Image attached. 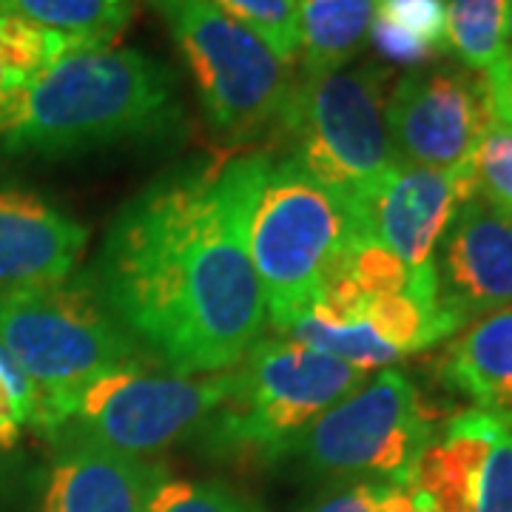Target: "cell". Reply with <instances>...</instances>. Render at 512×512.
Wrapping results in <instances>:
<instances>
[{"label": "cell", "mask_w": 512, "mask_h": 512, "mask_svg": "<svg viewBox=\"0 0 512 512\" xmlns=\"http://www.w3.org/2000/svg\"><path fill=\"white\" fill-rule=\"evenodd\" d=\"M476 197L467 163L453 171L396 165L387 183L367 202L362 228L399 256L416 282L436 279L433 256L450 220Z\"/></svg>", "instance_id": "cell-12"}, {"label": "cell", "mask_w": 512, "mask_h": 512, "mask_svg": "<svg viewBox=\"0 0 512 512\" xmlns=\"http://www.w3.org/2000/svg\"><path fill=\"white\" fill-rule=\"evenodd\" d=\"M148 512H259L234 490L222 484H197V481H168L151 495Z\"/></svg>", "instance_id": "cell-24"}, {"label": "cell", "mask_w": 512, "mask_h": 512, "mask_svg": "<svg viewBox=\"0 0 512 512\" xmlns=\"http://www.w3.org/2000/svg\"><path fill=\"white\" fill-rule=\"evenodd\" d=\"M507 55L512 57V18H510V26H507Z\"/></svg>", "instance_id": "cell-32"}, {"label": "cell", "mask_w": 512, "mask_h": 512, "mask_svg": "<svg viewBox=\"0 0 512 512\" xmlns=\"http://www.w3.org/2000/svg\"><path fill=\"white\" fill-rule=\"evenodd\" d=\"M487 77V89H490V106H493L495 120L512 126V57L504 55V60L493 66Z\"/></svg>", "instance_id": "cell-30"}, {"label": "cell", "mask_w": 512, "mask_h": 512, "mask_svg": "<svg viewBox=\"0 0 512 512\" xmlns=\"http://www.w3.org/2000/svg\"><path fill=\"white\" fill-rule=\"evenodd\" d=\"M507 427L470 410L424 444L402 487L419 512H478L490 450Z\"/></svg>", "instance_id": "cell-15"}, {"label": "cell", "mask_w": 512, "mask_h": 512, "mask_svg": "<svg viewBox=\"0 0 512 512\" xmlns=\"http://www.w3.org/2000/svg\"><path fill=\"white\" fill-rule=\"evenodd\" d=\"M305 74L345 69L362 52L379 0H296Z\"/></svg>", "instance_id": "cell-17"}, {"label": "cell", "mask_w": 512, "mask_h": 512, "mask_svg": "<svg viewBox=\"0 0 512 512\" xmlns=\"http://www.w3.org/2000/svg\"><path fill=\"white\" fill-rule=\"evenodd\" d=\"M291 342L305 345V348L333 356L339 362L359 367V370H373V367H387L399 362L402 356L390 348L379 333L370 328L367 319L356 322H328L316 313L305 311L299 319H293L288 330Z\"/></svg>", "instance_id": "cell-20"}, {"label": "cell", "mask_w": 512, "mask_h": 512, "mask_svg": "<svg viewBox=\"0 0 512 512\" xmlns=\"http://www.w3.org/2000/svg\"><path fill=\"white\" fill-rule=\"evenodd\" d=\"M441 379L512 430V308L464 330L441 362Z\"/></svg>", "instance_id": "cell-16"}, {"label": "cell", "mask_w": 512, "mask_h": 512, "mask_svg": "<svg viewBox=\"0 0 512 512\" xmlns=\"http://www.w3.org/2000/svg\"><path fill=\"white\" fill-rule=\"evenodd\" d=\"M493 117L487 77L470 69H413L384 103L396 163L433 171L467 163Z\"/></svg>", "instance_id": "cell-10"}, {"label": "cell", "mask_w": 512, "mask_h": 512, "mask_svg": "<svg viewBox=\"0 0 512 512\" xmlns=\"http://www.w3.org/2000/svg\"><path fill=\"white\" fill-rule=\"evenodd\" d=\"M382 484L373 481H356V484H342L336 490L325 493L319 501L302 512H376Z\"/></svg>", "instance_id": "cell-29"}, {"label": "cell", "mask_w": 512, "mask_h": 512, "mask_svg": "<svg viewBox=\"0 0 512 512\" xmlns=\"http://www.w3.org/2000/svg\"><path fill=\"white\" fill-rule=\"evenodd\" d=\"M356 231L365 228L296 160L259 154L245 242L276 330L285 333L311 308L333 256Z\"/></svg>", "instance_id": "cell-4"}, {"label": "cell", "mask_w": 512, "mask_h": 512, "mask_svg": "<svg viewBox=\"0 0 512 512\" xmlns=\"http://www.w3.org/2000/svg\"><path fill=\"white\" fill-rule=\"evenodd\" d=\"M478 512H512V430H504L490 450Z\"/></svg>", "instance_id": "cell-27"}, {"label": "cell", "mask_w": 512, "mask_h": 512, "mask_svg": "<svg viewBox=\"0 0 512 512\" xmlns=\"http://www.w3.org/2000/svg\"><path fill=\"white\" fill-rule=\"evenodd\" d=\"M220 407L202 424L211 450L285 458L305 430L365 384V370L296 342H256L225 370Z\"/></svg>", "instance_id": "cell-5"}, {"label": "cell", "mask_w": 512, "mask_h": 512, "mask_svg": "<svg viewBox=\"0 0 512 512\" xmlns=\"http://www.w3.org/2000/svg\"><path fill=\"white\" fill-rule=\"evenodd\" d=\"M151 6L180 46L214 126L242 137L282 117L293 77L254 32L208 0H151Z\"/></svg>", "instance_id": "cell-7"}, {"label": "cell", "mask_w": 512, "mask_h": 512, "mask_svg": "<svg viewBox=\"0 0 512 512\" xmlns=\"http://www.w3.org/2000/svg\"><path fill=\"white\" fill-rule=\"evenodd\" d=\"M163 481L160 464L74 439L49 473L43 512H148Z\"/></svg>", "instance_id": "cell-14"}, {"label": "cell", "mask_w": 512, "mask_h": 512, "mask_svg": "<svg viewBox=\"0 0 512 512\" xmlns=\"http://www.w3.org/2000/svg\"><path fill=\"white\" fill-rule=\"evenodd\" d=\"M228 376H177L126 365L94 379L74 404V439L148 458L202 430L220 407Z\"/></svg>", "instance_id": "cell-9"}, {"label": "cell", "mask_w": 512, "mask_h": 512, "mask_svg": "<svg viewBox=\"0 0 512 512\" xmlns=\"http://www.w3.org/2000/svg\"><path fill=\"white\" fill-rule=\"evenodd\" d=\"M376 15L424 40L439 55L447 52V6H444V0H379Z\"/></svg>", "instance_id": "cell-26"}, {"label": "cell", "mask_w": 512, "mask_h": 512, "mask_svg": "<svg viewBox=\"0 0 512 512\" xmlns=\"http://www.w3.org/2000/svg\"><path fill=\"white\" fill-rule=\"evenodd\" d=\"M376 512H419L410 493L404 490L402 484H382V493H379V504Z\"/></svg>", "instance_id": "cell-31"}, {"label": "cell", "mask_w": 512, "mask_h": 512, "mask_svg": "<svg viewBox=\"0 0 512 512\" xmlns=\"http://www.w3.org/2000/svg\"><path fill=\"white\" fill-rule=\"evenodd\" d=\"M77 46H89V43L0 15V106L37 72H43L49 63H55L57 57Z\"/></svg>", "instance_id": "cell-21"}, {"label": "cell", "mask_w": 512, "mask_h": 512, "mask_svg": "<svg viewBox=\"0 0 512 512\" xmlns=\"http://www.w3.org/2000/svg\"><path fill=\"white\" fill-rule=\"evenodd\" d=\"M37 396L9 350L0 345V444H15L26 424H35Z\"/></svg>", "instance_id": "cell-25"}, {"label": "cell", "mask_w": 512, "mask_h": 512, "mask_svg": "<svg viewBox=\"0 0 512 512\" xmlns=\"http://www.w3.org/2000/svg\"><path fill=\"white\" fill-rule=\"evenodd\" d=\"M0 345L32 382L35 424L66 427L80 393L117 367L134 365V339L114 322L103 299L83 282L0 296Z\"/></svg>", "instance_id": "cell-3"}, {"label": "cell", "mask_w": 512, "mask_h": 512, "mask_svg": "<svg viewBox=\"0 0 512 512\" xmlns=\"http://www.w3.org/2000/svg\"><path fill=\"white\" fill-rule=\"evenodd\" d=\"M256 168L248 154L151 185L103 242V305L177 376L222 373L259 342L265 296L245 242Z\"/></svg>", "instance_id": "cell-1"}, {"label": "cell", "mask_w": 512, "mask_h": 512, "mask_svg": "<svg viewBox=\"0 0 512 512\" xmlns=\"http://www.w3.org/2000/svg\"><path fill=\"white\" fill-rule=\"evenodd\" d=\"M439 308L458 328L512 308V217L470 197L450 220L436 256Z\"/></svg>", "instance_id": "cell-11"}, {"label": "cell", "mask_w": 512, "mask_h": 512, "mask_svg": "<svg viewBox=\"0 0 512 512\" xmlns=\"http://www.w3.org/2000/svg\"><path fill=\"white\" fill-rule=\"evenodd\" d=\"M384 80L379 66L305 74L279 117L291 137L288 157L325 185L359 228L367 202L399 165L384 126Z\"/></svg>", "instance_id": "cell-6"}, {"label": "cell", "mask_w": 512, "mask_h": 512, "mask_svg": "<svg viewBox=\"0 0 512 512\" xmlns=\"http://www.w3.org/2000/svg\"><path fill=\"white\" fill-rule=\"evenodd\" d=\"M89 231L32 191L0 188V296L72 279Z\"/></svg>", "instance_id": "cell-13"}, {"label": "cell", "mask_w": 512, "mask_h": 512, "mask_svg": "<svg viewBox=\"0 0 512 512\" xmlns=\"http://www.w3.org/2000/svg\"><path fill=\"white\" fill-rule=\"evenodd\" d=\"M467 171L476 197L512 217V126L493 117L467 160Z\"/></svg>", "instance_id": "cell-23"}, {"label": "cell", "mask_w": 512, "mask_h": 512, "mask_svg": "<svg viewBox=\"0 0 512 512\" xmlns=\"http://www.w3.org/2000/svg\"><path fill=\"white\" fill-rule=\"evenodd\" d=\"M174 117L177 83L160 60L77 46L3 100L0 137L15 151L74 154L148 137Z\"/></svg>", "instance_id": "cell-2"}, {"label": "cell", "mask_w": 512, "mask_h": 512, "mask_svg": "<svg viewBox=\"0 0 512 512\" xmlns=\"http://www.w3.org/2000/svg\"><path fill=\"white\" fill-rule=\"evenodd\" d=\"M0 15L89 46H109L134 15V0H0Z\"/></svg>", "instance_id": "cell-18"}, {"label": "cell", "mask_w": 512, "mask_h": 512, "mask_svg": "<svg viewBox=\"0 0 512 512\" xmlns=\"http://www.w3.org/2000/svg\"><path fill=\"white\" fill-rule=\"evenodd\" d=\"M447 52L470 69L487 74L507 55L512 0H444Z\"/></svg>", "instance_id": "cell-19"}, {"label": "cell", "mask_w": 512, "mask_h": 512, "mask_svg": "<svg viewBox=\"0 0 512 512\" xmlns=\"http://www.w3.org/2000/svg\"><path fill=\"white\" fill-rule=\"evenodd\" d=\"M367 40L373 43V49L384 55L387 60H393V63H402V66H421V63H427V60H433V57L439 55L433 46H427L424 40H419L416 35H410V32H404L399 26H393L390 20H384L376 15L373 20V26H370V35Z\"/></svg>", "instance_id": "cell-28"}, {"label": "cell", "mask_w": 512, "mask_h": 512, "mask_svg": "<svg viewBox=\"0 0 512 512\" xmlns=\"http://www.w3.org/2000/svg\"><path fill=\"white\" fill-rule=\"evenodd\" d=\"M248 32H254L282 63L299 55V12L296 0H208Z\"/></svg>", "instance_id": "cell-22"}, {"label": "cell", "mask_w": 512, "mask_h": 512, "mask_svg": "<svg viewBox=\"0 0 512 512\" xmlns=\"http://www.w3.org/2000/svg\"><path fill=\"white\" fill-rule=\"evenodd\" d=\"M430 439V413L416 387L399 370H382L313 421L291 456L322 478L404 484Z\"/></svg>", "instance_id": "cell-8"}]
</instances>
